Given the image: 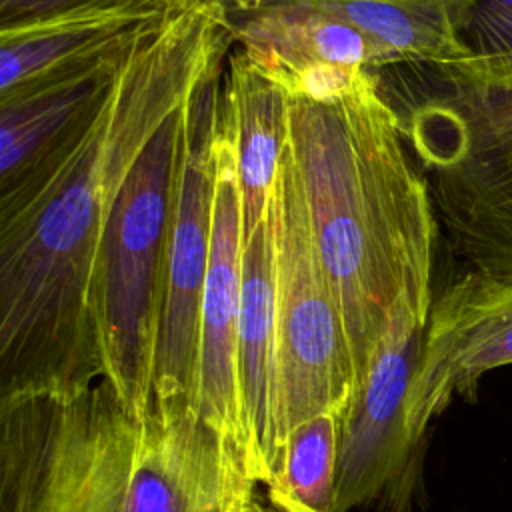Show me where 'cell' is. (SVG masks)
<instances>
[{
    "label": "cell",
    "mask_w": 512,
    "mask_h": 512,
    "mask_svg": "<svg viewBox=\"0 0 512 512\" xmlns=\"http://www.w3.org/2000/svg\"><path fill=\"white\" fill-rule=\"evenodd\" d=\"M258 488L190 402L136 414L106 378L0 400V512H258Z\"/></svg>",
    "instance_id": "cell-3"
},
{
    "label": "cell",
    "mask_w": 512,
    "mask_h": 512,
    "mask_svg": "<svg viewBox=\"0 0 512 512\" xmlns=\"http://www.w3.org/2000/svg\"><path fill=\"white\" fill-rule=\"evenodd\" d=\"M172 16L112 14L0 34V100L44 80L122 58Z\"/></svg>",
    "instance_id": "cell-15"
},
{
    "label": "cell",
    "mask_w": 512,
    "mask_h": 512,
    "mask_svg": "<svg viewBox=\"0 0 512 512\" xmlns=\"http://www.w3.org/2000/svg\"><path fill=\"white\" fill-rule=\"evenodd\" d=\"M128 54L0 100V224L22 214L74 160Z\"/></svg>",
    "instance_id": "cell-10"
},
{
    "label": "cell",
    "mask_w": 512,
    "mask_h": 512,
    "mask_svg": "<svg viewBox=\"0 0 512 512\" xmlns=\"http://www.w3.org/2000/svg\"><path fill=\"white\" fill-rule=\"evenodd\" d=\"M344 410L304 420L286 436L266 498L280 512H336L338 442Z\"/></svg>",
    "instance_id": "cell-17"
},
{
    "label": "cell",
    "mask_w": 512,
    "mask_h": 512,
    "mask_svg": "<svg viewBox=\"0 0 512 512\" xmlns=\"http://www.w3.org/2000/svg\"><path fill=\"white\" fill-rule=\"evenodd\" d=\"M188 0H0V34L112 14L172 16Z\"/></svg>",
    "instance_id": "cell-18"
},
{
    "label": "cell",
    "mask_w": 512,
    "mask_h": 512,
    "mask_svg": "<svg viewBox=\"0 0 512 512\" xmlns=\"http://www.w3.org/2000/svg\"><path fill=\"white\" fill-rule=\"evenodd\" d=\"M512 364V274L466 266L434 298L406 424L422 446L430 422L458 396L476 400L480 378Z\"/></svg>",
    "instance_id": "cell-9"
},
{
    "label": "cell",
    "mask_w": 512,
    "mask_h": 512,
    "mask_svg": "<svg viewBox=\"0 0 512 512\" xmlns=\"http://www.w3.org/2000/svg\"><path fill=\"white\" fill-rule=\"evenodd\" d=\"M288 114L290 102L282 76L250 52L230 50L220 120L236 160L244 240L268 216L288 140Z\"/></svg>",
    "instance_id": "cell-14"
},
{
    "label": "cell",
    "mask_w": 512,
    "mask_h": 512,
    "mask_svg": "<svg viewBox=\"0 0 512 512\" xmlns=\"http://www.w3.org/2000/svg\"><path fill=\"white\" fill-rule=\"evenodd\" d=\"M280 76L290 102L286 152L342 312L356 388L398 312L430 316L438 214L378 72Z\"/></svg>",
    "instance_id": "cell-2"
},
{
    "label": "cell",
    "mask_w": 512,
    "mask_h": 512,
    "mask_svg": "<svg viewBox=\"0 0 512 512\" xmlns=\"http://www.w3.org/2000/svg\"><path fill=\"white\" fill-rule=\"evenodd\" d=\"M230 48L216 0H188L130 50L66 170L0 224V400L68 398L104 378L90 284L112 206L158 128Z\"/></svg>",
    "instance_id": "cell-1"
},
{
    "label": "cell",
    "mask_w": 512,
    "mask_h": 512,
    "mask_svg": "<svg viewBox=\"0 0 512 512\" xmlns=\"http://www.w3.org/2000/svg\"><path fill=\"white\" fill-rule=\"evenodd\" d=\"M242 250L244 228L238 170L232 144L220 120L214 146L212 250L200 310L194 408L230 438L246 460V426L238 370Z\"/></svg>",
    "instance_id": "cell-11"
},
{
    "label": "cell",
    "mask_w": 512,
    "mask_h": 512,
    "mask_svg": "<svg viewBox=\"0 0 512 512\" xmlns=\"http://www.w3.org/2000/svg\"><path fill=\"white\" fill-rule=\"evenodd\" d=\"M464 40L474 56L512 54V0H472Z\"/></svg>",
    "instance_id": "cell-19"
},
{
    "label": "cell",
    "mask_w": 512,
    "mask_h": 512,
    "mask_svg": "<svg viewBox=\"0 0 512 512\" xmlns=\"http://www.w3.org/2000/svg\"><path fill=\"white\" fill-rule=\"evenodd\" d=\"M186 122L188 100L158 128L126 176L92 270L90 304L104 378L136 414H144L154 400L156 344Z\"/></svg>",
    "instance_id": "cell-4"
},
{
    "label": "cell",
    "mask_w": 512,
    "mask_h": 512,
    "mask_svg": "<svg viewBox=\"0 0 512 512\" xmlns=\"http://www.w3.org/2000/svg\"><path fill=\"white\" fill-rule=\"evenodd\" d=\"M268 218L274 250L282 450L292 428L322 412L348 406L354 392V364L342 312L320 266L304 196L286 148L270 194Z\"/></svg>",
    "instance_id": "cell-5"
},
{
    "label": "cell",
    "mask_w": 512,
    "mask_h": 512,
    "mask_svg": "<svg viewBox=\"0 0 512 512\" xmlns=\"http://www.w3.org/2000/svg\"><path fill=\"white\" fill-rule=\"evenodd\" d=\"M216 6L232 44L280 74L386 68L360 30L304 0H216Z\"/></svg>",
    "instance_id": "cell-13"
},
{
    "label": "cell",
    "mask_w": 512,
    "mask_h": 512,
    "mask_svg": "<svg viewBox=\"0 0 512 512\" xmlns=\"http://www.w3.org/2000/svg\"><path fill=\"white\" fill-rule=\"evenodd\" d=\"M378 82L424 176L512 150V54L390 66Z\"/></svg>",
    "instance_id": "cell-7"
},
{
    "label": "cell",
    "mask_w": 512,
    "mask_h": 512,
    "mask_svg": "<svg viewBox=\"0 0 512 512\" xmlns=\"http://www.w3.org/2000/svg\"><path fill=\"white\" fill-rule=\"evenodd\" d=\"M342 18L390 66L450 64L472 58L464 40L472 0H304Z\"/></svg>",
    "instance_id": "cell-16"
},
{
    "label": "cell",
    "mask_w": 512,
    "mask_h": 512,
    "mask_svg": "<svg viewBox=\"0 0 512 512\" xmlns=\"http://www.w3.org/2000/svg\"><path fill=\"white\" fill-rule=\"evenodd\" d=\"M426 324L416 312H398L350 396L338 442L336 512L382 494L408 506L420 446L408 434L406 406Z\"/></svg>",
    "instance_id": "cell-8"
},
{
    "label": "cell",
    "mask_w": 512,
    "mask_h": 512,
    "mask_svg": "<svg viewBox=\"0 0 512 512\" xmlns=\"http://www.w3.org/2000/svg\"><path fill=\"white\" fill-rule=\"evenodd\" d=\"M238 370L246 426V464L266 486L280 454L276 388V286L270 218L244 240Z\"/></svg>",
    "instance_id": "cell-12"
},
{
    "label": "cell",
    "mask_w": 512,
    "mask_h": 512,
    "mask_svg": "<svg viewBox=\"0 0 512 512\" xmlns=\"http://www.w3.org/2000/svg\"><path fill=\"white\" fill-rule=\"evenodd\" d=\"M224 58L188 98V122L170 232L154 364V398L194 406L200 310L212 250L214 146L222 108Z\"/></svg>",
    "instance_id": "cell-6"
}]
</instances>
